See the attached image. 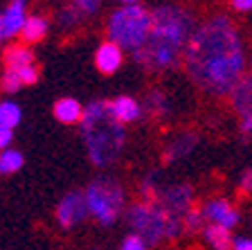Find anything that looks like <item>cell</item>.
I'll return each instance as SVG.
<instances>
[{
	"label": "cell",
	"mask_w": 252,
	"mask_h": 250,
	"mask_svg": "<svg viewBox=\"0 0 252 250\" xmlns=\"http://www.w3.org/2000/svg\"><path fill=\"white\" fill-rule=\"evenodd\" d=\"M27 5L25 0H9V5L0 11V21H2V32L5 36H18L23 32V25L27 21Z\"/></svg>",
	"instance_id": "30bf717a"
},
{
	"label": "cell",
	"mask_w": 252,
	"mask_h": 250,
	"mask_svg": "<svg viewBox=\"0 0 252 250\" xmlns=\"http://www.w3.org/2000/svg\"><path fill=\"white\" fill-rule=\"evenodd\" d=\"M151 32V11L142 5H122L108 16L106 34L108 41L126 52H137L144 47Z\"/></svg>",
	"instance_id": "277c9868"
},
{
	"label": "cell",
	"mask_w": 252,
	"mask_h": 250,
	"mask_svg": "<svg viewBox=\"0 0 252 250\" xmlns=\"http://www.w3.org/2000/svg\"><path fill=\"white\" fill-rule=\"evenodd\" d=\"M230 102L239 117V129H241L243 140L252 138V74L243 77L230 93Z\"/></svg>",
	"instance_id": "52a82bcc"
},
{
	"label": "cell",
	"mask_w": 252,
	"mask_h": 250,
	"mask_svg": "<svg viewBox=\"0 0 252 250\" xmlns=\"http://www.w3.org/2000/svg\"><path fill=\"white\" fill-rule=\"evenodd\" d=\"M203 214L210 223H216L225 230L236 228V223H239V212L227 203L225 198H212V201H207L203 205Z\"/></svg>",
	"instance_id": "9c48e42d"
},
{
	"label": "cell",
	"mask_w": 252,
	"mask_h": 250,
	"mask_svg": "<svg viewBox=\"0 0 252 250\" xmlns=\"http://www.w3.org/2000/svg\"><path fill=\"white\" fill-rule=\"evenodd\" d=\"M147 110L153 115H167L169 113V99L162 90H151L147 97Z\"/></svg>",
	"instance_id": "44dd1931"
},
{
	"label": "cell",
	"mask_w": 252,
	"mask_h": 250,
	"mask_svg": "<svg viewBox=\"0 0 252 250\" xmlns=\"http://www.w3.org/2000/svg\"><path fill=\"white\" fill-rule=\"evenodd\" d=\"M183 66L196 88L214 97H225L246 74L241 34L230 16L219 14L196 27L183 54Z\"/></svg>",
	"instance_id": "6da1fadb"
},
{
	"label": "cell",
	"mask_w": 252,
	"mask_h": 250,
	"mask_svg": "<svg viewBox=\"0 0 252 250\" xmlns=\"http://www.w3.org/2000/svg\"><path fill=\"white\" fill-rule=\"evenodd\" d=\"M232 250H252V239H246V237L236 239L234 246H232Z\"/></svg>",
	"instance_id": "f546056e"
},
{
	"label": "cell",
	"mask_w": 252,
	"mask_h": 250,
	"mask_svg": "<svg viewBox=\"0 0 252 250\" xmlns=\"http://www.w3.org/2000/svg\"><path fill=\"white\" fill-rule=\"evenodd\" d=\"M88 216V205H86L84 192H68L57 205V221L61 228L70 230L79 225Z\"/></svg>",
	"instance_id": "ba28073f"
},
{
	"label": "cell",
	"mask_w": 252,
	"mask_h": 250,
	"mask_svg": "<svg viewBox=\"0 0 252 250\" xmlns=\"http://www.w3.org/2000/svg\"><path fill=\"white\" fill-rule=\"evenodd\" d=\"M205 214H203V210H198V208H191L187 214L183 216V230L185 232H189V235H196V232H203L205 230Z\"/></svg>",
	"instance_id": "ffe728a7"
},
{
	"label": "cell",
	"mask_w": 252,
	"mask_h": 250,
	"mask_svg": "<svg viewBox=\"0 0 252 250\" xmlns=\"http://www.w3.org/2000/svg\"><path fill=\"white\" fill-rule=\"evenodd\" d=\"M11 140H14V131L5 129V126H0V151H5V149H9Z\"/></svg>",
	"instance_id": "83f0119b"
},
{
	"label": "cell",
	"mask_w": 252,
	"mask_h": 250,
	"mask_svg": "<svg viewBox=\"0 0 252 250\" xmlns=\"http://www.w3.org/2000/svg\"><path fill=\"white\" fill-rule=\"evenodd\" d=\"M47 32H50V23H47L45 16L30 14L27 16V21H25V25H23L21 38L25 41V45H34V43H41L43 38L47 36Z\"/></svg>",
	"instance_id": "9a60e30c"
},
{
	"label": "cell",
	"mask_w": 252,
	"mask_h": 250,
	"mask_svg": "<svg viewBox=\"0 0 252 250\" xmlns=\"http://www.w3.org/2000/svg\"><path fill=\"white\" fill-rule=\"evenodd\" d=\"M2 38H5V32H2V21H0V43H2Z\"/></svg>",
	"instance_id": "1f68e13d"
},
{
	"label": "cell",
	"mask_w": 252,
	"mask_h": 250,
	"mask_svg": "<svg viewBox=\"0 0 252 250\" xmlns=\"http://www.w3.org/2000/svg\"><path fill=\"white\" fill-rule=\"evenodd\" d=\"M23 153L16 151V149H5V151H0V174H16L18 169L23 167Z\"/></svg>",
	"instance_id": "d6986e66"
},
{
	"label": "cell",
	"mask_w": 252,
	"mask_h": 250,
	"mask_svg": "<svg viewBox=\"0 0 252 250\" xmlns=\"http://www.w3.org/2000/svg\"><path fill=\"white\" fill-rule=\"evenodd\" d=\"M81 18H84V16L79 14L77 11V7L74 5H68V7H63L61 11H59V25L61 27H65V30H72V27H77L79 23H81Z\"/></svg>",
	"instance_id": "7402d4cb"
},
{
	"label": "cell",
	"mask_w": 252,
	"mask_h": 250,
	"mask_svg": "<svg viewBox=\"0 0 252 250\" xmlns=\"http://www.w3.org/2000/svg\"><path fill=\"white\" fill-rule=\"evenodd\" d=\"M101 2H104V0H74L72 5L77 7V11H79V14H81V16H84V18H86V16H93L94 11L99 9V7H101Z\"/></svg>",
	"instance_id": "cb8c5ba5"
},
{
	"label": "cell",
	"mask_w": 252,
	"mask_h": 250,
	"mask_svg": "<svg viewBox=\"0 0 252 250\" xmlns=\"http://www.w3.org/2000/svg\"><path fill=\"white\" fill-rule=\"evenodd\" d=\"M239 196L241 198H248L252 196V169H246L239 178Z\"/></svg>",
	"instance_id": "484cf974"
},
{
	"label": "cell",
	"mask_w": 252,
	"mask_h": 250,
	"mask_svg": "<svg viewBox=\"0 0 252 250\" xmlns=\"http://www.w3.org/2000/svg\"><path fill=\"white\" fill-rule=\"evenodd\" d=\"M81 138L90 162L94 167H108L120 158L126 144V131L108 110V102H93L81 117Z\"/></svg>",
	"instance_id": "3957f363"
},
{
	"label": "cell",
	"mask_w": 252,
	"mask_h": 250,
	"mask_svg": "<svg viewBox=\"0 0 252 250\" xmlns=\"http://www.w3.org/2000/svg\"><path fill=\"white\" fill-rule=\"evenodd\" d=\"M124 50L120 45H115L113 41H104L97 52H94V66L97 70L104 74H115L117 70L122 68V61H124Z\"/></svg>",
	"instance_id": "8fae6325"
},
{
	"label": "cell",
	"mask_w": 252,
	"mask_h": 250,
	"mask_svg": "<svg viewBox=\"0 0 252 250\" xmlns=\"http://www.w3.org/2000/svg\"><path fill=\"white\" fill-rule=\"evenodd\" d=\"M11 70H14V68H11ZM16 72H18V77H21L23 86H32V83L38 81V68H36V66H25V68H18Z\"/></svg>",
	"instance_id": "d4e9b609"
},
{
	"label": "cell",
	"mask_w": 252,
	"mask_h": 250,
	"mask_svg": "<svg viewBox=\"0 0 252 250\" xmlns=\"http://www.w3.org/2000/svg\"><path fill=\"white\" fill-rule=\"evenodd\" d=\"M84 110H86V106H81L77 99L63 97V99H59V102H54L52 113L61 124H81Z\"/></svg>",
	"instance_id": "4fadbf2b"
},
{
	"label": "cell",
	"mask_w": 252,
	"mask_h": 250,
	"mask_svg": "<svg viewBox=\"0 0 252 250\" xmlns=\"http://www.w3.org/2000/svg\"><path fill=\"white\" fill-rule=\"evenodd\" d=\"M124 216L128 228L133 230V235L140 237L147 244V248L167 239V216L158 203L137 201V203L128 205Z\"/></svg>",
	"instance_id": "8992f818"
},
{
	"label": "cell",
	"mask_w": 252,
	"mask_h": 250,
	"mask_svg": "<svg viewBox=\"0 0 252 250\" xmlns=\"http://www.w3.org/2000/svg\"><path fill=\"white\" fill-rule=\"evenodd\" d=\"M196 144H198V136L196 133H180V136H176L167 144V149H164V162H176L180 158L189 156L194 151Z\"/></svg>",
	"instance_id": "5bb4252c"
},
{
	"label": "cell",
	"mask_w": 252,
	"mask_h": 250,
	"mask_svg": "<svg viewBox=\"0 0 252 250\" xmlns=\"http://www.w3.org/2000/svg\"><path fill=\"white\" fill-rule=\"evenodd\" d=\"M122 5H140V0H120Z\"/></svg>",
	"instance_id": "4dcf8cb0"
},
{
	"label": "cell",
	"mask_w": 252,
	"mask_h": 250,
	"mask_svg": "<svg viewBox=\"0 0 252 250\" xmlns=\"http://www.w3.org/2000/svg\"><path fill=\"white\" fill-rule=\"evenodd\" d=\"M23 120V110L16 102H9V99H2L0 102V126L14 131L16 126L21 124Z\"/></svg>",
	"instance_id": "ac0fdd59"
},
{
	"label": "cell",
	"mask_w": 252,
	"mask_h": 250,
	"mask_svg": "<svg viewBox=\"0 0 252 250\" xmlns=\"http://www.w3.org/2000/svg\"><path fill=\"white\" fill-rule=\"evenodd\" d=\"M84 196H86V205H88V214L101 225H113L124 214L126 194L124 187L115 178L110 176L94 178L86 187Z\"/></svg>",
	"instance_id": "5b68a950"
},
{
	"label": "cell",
	"mask_w": 252,
	"mask_h": 250,
	"mask_svg": "<svg viewBox=\"0 0 252 250\" xmlns=\"http://www.w3.org/2000/svg\"><path fill=\"white\" fill-rule=\"evenodd\" d=\"M108 110H110V115H113V120H117L122 126L140 120V115H142V106L137 104V99L128 97V95H120V97L110 99Z\"/></svg>",
	"instance_id": "7c38bea8"
},
{
	"label": "cell",
	"mask_w": 252,
	"mask_h": 250,
	"mask_svg": "<svg viewBox=\"0 0 252 250\" xmlns=\"http://www.w3.org/2000/svg\"><path fill=\"white\" fill-rule=\"evenodd\" d=\"M230 5L236 11H250L252 9V0H230Z\"/></svg>",
	"instance_id": "f1b7e54d"
},
{
	"label": "cell",
	"mask_w": 252,
	"mask_h": 250,
	"mask_svg": "<svg viewBox=\"0 0 252 250\" xmlns=\"http://www.w3.org/2000/svg\"><path fill=\"white\" fill-rule=\"evenodd\" d=\"M0 88L5 90V93H18V90L23 88V81H21V77H18V72L7 68L5 72H2V77H0Z\"/></svg>",
	"instance_id": "603a6c76"
},
{
	"label": "cell",
	"mask_w": 252,
	"mask_h": 250,
	"mask_svg": "<svg viewBox=\"0 0 252 250\" xmlns=\"http://www.w3.org/2000/svg\"><path fill=\"white\" fill-rule=\"evenodd\" d=\"M5 66L7 68H25V66H34V52L27 45H9L5 50Z\"/></svg>",
	"instance_id": "e0dca14e"
},
{
	"label": "cell",
	"mask_w": 252,
	"mask_h": 250,
	"mask_svg": "<svg viewBox=\"0 0 252 250\" xmlns=\"http://www.w3.org/2000/svg\"><path fill=\"white\" fill-rule=\"evenodd\" d=\"M203 237H205V241H207V244H210L214 250H232V246H234L230 230L220 228V225H216V223H207V225H205Z\"/></svg>",
	"instance_id": "2e32d148"
},
{
	"label": "cell",
	"mask_w": 252,
	"mask_h": 250,
	"mask_svg": "<svg viewBox=\"0 0 252 250\" xmlns=\"http://www.w3.org/2000/svg\"><path fill=\"white\" fill-rule=\"evenodd\" d=\"M196 32L194 16L176 5H162L151 11V32L133 61L149 72H164L178 66Z\"/></svg>",
	"instance_id": "7a4b0ae2"
},
{
	"label": "cell",
	"mask_w": 252,
	"mask_h": 250,
	"mask_svg": "<svg viewBox=\"0 0 252 250\" xmlns=\"http://www.w3.org/2000/svg\"><path fill=\"white\" fill-rule=\"evenodd\" d=\"M120 250H147V244H144L137 235H128L124 241H122Z\"/></svg>",
	"instance_id": "4316f807"
}]
</instances>
